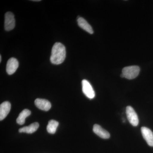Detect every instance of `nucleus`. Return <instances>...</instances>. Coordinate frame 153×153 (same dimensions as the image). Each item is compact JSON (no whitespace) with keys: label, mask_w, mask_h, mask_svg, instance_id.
<instances>
[{"label":"nucleus","mask_w":153,"mask_h":153,"mask_svg":"<svg viewBox=\"0 0 153 153\" xmlns=\"http://www.w3.org/2000/svg\"><path fill=\"white\" fill-rule=\"evenodd\" d=\"M140 68L138 66H132L124 67L122 70L124 77L128 79H134L138 76Z\"/></svg>","instance_id":"2"},{"label":"nucleus","mask_w":153,"mask_h":153,"mask_svg":"<svg viewBox=\"0 0 153 153\" xmlns=\"http://www.w3.org/2000/svg\"><path fill=\"white\" fill-rule=\"evenodd\" d=\"M31 111L29 110L25 109L22 111L19 114L16 120L17 123L20 125L24 124L25 123L26 118L31 114Z\"/></svg>","instance_id":"13"},{"label":"nucleus","mask_w":153,"mask_h":153,"mask_svg":"<svg viewBox=\"0 0 153 153\" xmlns=\"http://www.w3.org/2000/svg\"><path fill=\"white\" fill-rule=\"evenodd\" d=\"M33 1H40V0H35V1H34V0H33Z\"/></svg>","instance_id":"15"},{"label":"nucleus","mask_w":153,"mask_h":153,"mask_svg":"<svg viewBox=\"0 0 153 153\" xmlns=\"http://www.w3.org/2000/svg\"><path fill=\"white\" fill-rule=\"evenodd\" d=\"M77 23L80 28L85 30L88 33L91 34H92L94 33L92 28L85 19L81 17H78L77 19Z\"/></svg>","instance_id":"11"},{"label":"nucleus","mask_w":153,"mask_h":153,"mask_svg":"<svg viewBox=\"0 0 153 153\" xmlns=\"http://www.w3.org/2000/svg\"><path fill=\"white\" fill-rule=\"evenodd\" d=\"M39 127L38 123L35 122L32 123L28 126L24 127L19 129L20 133H26L27 134H32L37 130Z\"/></svg>","instance_id":"12"},{"label":"nucleus","mask_w":153,"mask_h":153,"mask_svg":"<svg viewBox=\"0 0 153 153\" xmlns=\"http://www.w3.org/2000/svg\"><path fill=\"white\" fill-rule=\"evenodd\" d=\"M126 114L129 122L131 125L137 126L138 125L139 119L137 114L131 106H127Z\"/></svg>","instance_id":"3"},{"label":"nucleus","mask_w":153,"mask_h":153,"mask_svg":"<svg viewBox=\"0 0 153 153\" xmlns=\"http://www.w3.org/2000/svg\"><path fill=\"white\" fill-rule=\"evenodd\" d=\"M66 57L65 46L61 43H55L52 48L50 61L52 64L59 65L63 63Z\"/></svg>","instance_id":"1"},{"label":"nucleus","mask_w":153,"mask_h":153,"mask_svg":"<svg viewBox=\"0 0 153 153\" xmlns=\"http://www.w3.org/2000/svg\"><path fill=\"white\" fill-rule=\"evenodd\" d=\"M19 66V61L16 58L12 57L7 62L6 71L9 75L13 74Z\"/></svg>","instance_id":"6"},{"label":"nucleus","mask_w":153,"mask_h":153,"mask_svg":"<svg viewBox=\"0 0 153 153\" xmlns=\"http://www.w3.org/2000/svg\"><path fill=\"white\" fill-rule=\"evenodd\" d=\"M58 125L59 123L57 121L53 120L49 121L48 125L47 126V131L51 134H55L56 132Z\"/></svg>","instance_id":"14"},{"label":"nucleus","mask_w":153,"mask_h":153,"mask_svg":"<svg viewBox=\"0 0 153 153\" xmlns=\"http://www.w3.org/2000/svg\"><path fill=\"white\" fill-rule=\"evenodd\" d=\"M16 21L14 14L10 12H7L5 15L4 27L6 31L13 30L15 28Z\"/></svg>","instance_id":"4"},{"label":"nucleus","mask_w":153,"mask_h":153,"mask_svg":"<svg viewBox=\"0 0 153 153\" xmlns=\"http://www.w3.org/2000/svg\"><path fill=\"white\" fill-rule=\"evenodd\" d=\"M82 92L85 96L90 99H92L95 97V92L89 82L86 79H83L82 81Z\"/></svg>","instance_id":"5"},{"label":"nucleus","mask_w":153,"mask_h":153,"mask_svg":"<svg viewBox=\"0 0 153 153\" xmlns=\"http://www.w3.org/2000/svg\"><path fill=\"white\" fill-rule=\"evenodd\" d=\"M0 62H1V55H0Z\"/></svg>","instance_id":"16"},{"label":"nucleus","mask_w":153,"mask_h":153,"mask_svg":"<svg viewBox=\"0 0 153 153\" xmlns=\"http://www.w3.org/2000/svg\"><path fill=\"white\" fill-rule=\"evenodd\" d=\"M142 134L144 139L149 146L153 147V133L150 129L146 127L141 128Z\"/></svg>","instance_id":"7"},{"label":"nucleus","mask_w":153,"mask_h":153,"mask_svg":"<svg viewBox=\"0 0 153 153\" xmlns=\"http://www.w3.org/2000/svg\"><path fill=\"white\" fill-rule=\"evenodd\" d=\"M35 103L39 109L44 111H48L51 108V104L50 102L44 99H36L35 100Z\"/></svg>","instance_id":"8"},{"label":"nucleus","mask_w":153,"mask_h":153,"mask_svg":"<svg viewBox=\"0 0 153 153\" xmlns=\"http://www.w3.org/2000/svg\"><path fill=\"white\" fill-rule=\"evenodd\" d=\"M10 103L8 101L3 102L0 105V120H3L5 118L10 112L11 109Z\"/></svg>","instance_id":"9"},{"label":"nucleus","mask_w":153,"mask_h":153,"mask_svg":"<svg viewBox=\"0 0 153 153\" xmlns=\"http://www.w3.org/2000/svg\"><path fill=\"white\" fill-rule=\"evenodd\" d=\"M93 131L94 133L101 138L107 139L109 138L110 137V134L109 132L102 128L101 126L98 124L94 125Z\"/></svg>","instance_id":"10"}]
</instances>
